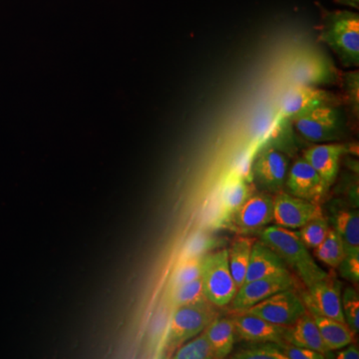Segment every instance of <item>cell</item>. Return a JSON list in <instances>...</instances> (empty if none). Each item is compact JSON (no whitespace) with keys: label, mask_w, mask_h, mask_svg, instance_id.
I'll list each match as a JSON object with an SVG mask.
<instances>
[{"label":"cell","mask_w":359,"mask_h":359,"mask_svg":"<svg viewBox=\"0 0 359 359\" xmlns=\"http://www.w3.org/2000/svg\"><path fill=\"white\" fill-rule=\"evenodd\" d=\"M294 278L290 273L244 283L231 299L229 309L231 313L244 311L280 290L294 287Z\"/></svg>","instance_id":"cell-10"},{"label":"cell","mask_w":359,"mask_h":359,"mask_svg":"<svg viewBox=\"0 0 359 359\" xmlns=\"http://www.w3.org/2000/svg\"><path fill=\"white\" fill-rule=\"evenodd\" d=\"M203 292L216 308L229 306L238 292L229 266L228 249L211 250L203 257Z\"/></svg>","instance_id":"cell-3"},{"label":"cell","mask_w":359,"mask_h":359,"mask_svg":"<svg viewBox=\"0 0 359 359\" xmlns=\"http://www.w3.org/2000/svg\"><path fill=\"white\" fill-rule=\"evenodd\" d=\"M218 238L212 237L204 231H199L195 233L190 238L184 247L182 252V259H191V257H199L205 256L208 252L216 249L219 245Z\"/></svg>","instance_id":"cell-28"},{"label":"cell","mask_w":359,"mask_h":359,"mask_svg":"<svg viewBox=\"0 0 359 359\" xmlns=\"http://www.w3.org/2000/svg\"><path fill=\"white\" fill-rule=\"evenodd\" d=\"M332 228L344 243L346 255L359 252V214L355 209H337L332 217Z\"/></svg>","instance_id":"cell-20"},{"label":"cell","mask_w":359,"mask_h":359,"mask_svg":"<svg viewBox=\"0 0 359 359\" xmlns=\"http://www.w3.org/2000/svg\"><path fill=\"white\" fill-rule=\"evenodd\" d=\"M306 287L301 297L309 313L346 323L342 313L339 282L328 276Z\"/></svg>","instance_id":"cell-8"},{"label":"cell","mask_w":359,"mask_h":359,"mask_svg":"<svg viewBox=\"0 0 359 359\" xmlns=\"http://www.w3.org/2000/svg\"><path fill=\"white\" fill-rule=\"evenodd\" d=\"M173 358L177 359L217 358L209 340L205 337L204 330L178 347Z\"/></svg>","instance_id":"cell-25"},{"label":"cell","mask_w":359,"mask_h":359,"mask_svg":"<svg viewBox=\"0 0 359 359\" xmlns=\"http://www.w3.org/2000/svg\"><path fill=\"white\" fill-rule=\"evenodd\" d=\"M330 228L328 219L323 214L302 226L299 231V237L308 249H314L323 242Z\"/></svg>","instance_id":"cell-27"},{"label":"cell","mask_w":359,"mask_h":359,"mask_svg":"<svg viewBox=\"0 0 359 359\" xmlns=\"http://www.w3.org/2000/svg\"><path fill=\"white\" fill-rule=\"evenodd\" d=\"M318 203L295 197L278 191L273 197V219L276 226L283 228L301 229L308 222L323 215Z\"/></svg>","instance_id":"cell-9"},{"label":"cell","mask_w":359,"mask_h":359,"mask_svg":"<svg viewBox=\"0 0 359 359\" xmlns=\"http://www.w3.org/2000/svg\"><path fill=\"white\" fill-rule=\"evenodd\" d=\"M290 273L287 264L273 250L269 249L262 241L255 242L245 283Z\"/></svg>","instance_id":"cell-17"},{"label":"cell","mask_w":359,"mask_h":359,"mask_svg":"<svg viewBox=\"0 0 359 359\" xmlns=\"http://www.w3.org/2000/svg\"><path fill=\"white\" fill-rule=\"evenodd\" d=\"M217 358L230 355L235 344L236 332L231 318H215L204 330Z\"/></svg>","instance_id":"cell-21"},{"label":"cell","mask_w":359,"mask_h":359,"mask_svg":"<svg viewBox=\"0 0 359 359\" xmlns=\"http://www.w3.org/2000/svg\"><path fill=\"white\" fill-rule=\"evenodd\" d=\"M342 84H344V93H346L347 101L351 104L354 112L358 113V71H351V72L344 73V77H342Z\"/></svg>","instance_id":"cell-32"},{"label":"cell","mask_w":359,"mask_h":359,"mask_svg":"<svg viewBox=\"0 0 359 359\" xmlns=\"http://www.w3.org/2000/svg\"><path fill=\"white\" fill-rule=\"evenodd\" d=\"M216 316L215 306L209 302L185 304L173 309L167 332V346L170 348H178L201 334Z\"/></svg>","instance_id":"cell-4"},{"label":"cell","mask_w":359,"mask_h":359,"mask_svg":"<svg viewBox=\"0 0 359 359\" xmlns=\"http://www.w3.org/2000/svg\"><path fill=\"white\" fill-rule=\"evenodd\" d=\"M320 39L337 54L346 67L359 65V15L353 11H334L325 16Z\"/></svg>","instance_id":"cell-2"},{"label":"cell","mask_w":359,"mask_h":359,"mask_svg":"<svg viewBox=\"0 0 359 359\" xmlns=\"http://www.w3.org/2000/svg\"><path fill=\"white\" fill-rule=\"evenodd\" d=\"M346 152V145L320 143L304 151L302 157L320 175L330 188L339 173L340 158Z\"/></svg>","instance_id":"cell-16"},{"label":"cell","mask_w":359,"mask_h":359,"mask_svg":"<svg viewBox=\"0 0 359 359\" xmlns=\"http://www.w3.org/2000/svg\"><path fill=\"white\" fill-rule=\"evenodd\" d=\"M287 74L292 85L316 87L334 83L337 78V70L330 58L316 50L299 54L292 61Z\"/></svg>","instance_id":"cell-7"},{"label":"cell","mask_w":359,"mask_h":359,"mask_svg":"<svg viewBox=\"0 0 359 359\" xmlns=\"http://www.w3.org/2000/svg\"><path fill=\"white\" fill-rule=\"evenodd\" d=\"M231 320L235 327L236 335L250 344H280L283 341V334L287 327L273 325L259 316L245 313H233Z\"/></svg>","instance_id":"cell-15"},{"label":"cell","mask_w":359,"mask_h":359,"mask_svg":"<svg viewBox=\"0 0 359 359\" xmlns=\"http://www.w3.org/2000/svg\"><path fill=\"white\" fill-rule=\"evenodd\" d=\"M202 302L208 301L203 292L201 278L185 285H179L171 290V304L173 309Z\"/></svg>","instance_id":"cell-26"},{"label":"cell","mask_w":359,"mask_h":359,"mask_svg":"<svg viewBox=\"0 0 359 359\" xmlns=\"http://www.w3.org/2000/svg\"><path fill=\"white\" fill-rule=\"evenodd\" d=\"M231 224L241 233H256L273 219V197L263 192L252 195L231 215Z\"/></svg>","instance_id":"cell-11"},{"label":"cell","mask_w":359,"mask_h":359,"mask_svg":"<svg viewBox=\"0 0 359 359\" xmlns=\"http://www.w3.org/2000/svg\"><path fill=\"white\" fill-rule=\"evenodd\" d=\"M337 97L320 87L306 85H292L280 102V111L285 117L294 118L308 113L314 108L325 105H334Z\"/></svg>","instance_id":"cell-12"},{"label":"cell","mask_w":359,"mask_h":359,"mask_svg":"<svg viewBox=\"0 0 359 359\" xmlns=\"http://www.w3.org/2000/svg\"><path fill=\"white\" fill-rule=\"evenodd\" d=\"M306 311H308L302 297L295 292L294 287H290L280 290L240 313L259 316L269 323L280 327H289Z\"/></svg>","instance_id":"cell-5"},{"label":"cell","mask_w":359,"mask_h":359,"mask_svg":"<svg viewBox=\"0 0 359 359\" xmlns=\"http://www.w3.org/2000/svg\"><path fill=\"white\" fill-rule=\"evenodd\" d=\"M337 4H344V6L358 8L359 0H335Z\"/></svg>","instance_id":"cell-36"},{"label":"cell","mask_w":359,"mask_h":359,"mask_svg":"<svg viewBox=\"0 0 359 359\" xmlns=\"http://www.w3.org/2000/svg\"><path fill=\"white\" fill-rule=\"evenodd\" d=\"M280 351L285 354L287 359H323L325 358V354L306 348V347L297 346L289 342L282 341L278 344Z\"/></svg>","instance_id":"cell-33"},{"label":"cell","mask_w":359,"mask_h":359,"mask_svg":"<svg viewBox=\"0 0 359 359\" xmlns=\"http://www.w3.org/2000/svg\"><path fill=\"white\" fill-rule=\"evenodd\" d=\"M203 257L182 259L177 266L171 280V289L185 285L201 278L202 273Z\"/></svg>","instance_id":"cell-29"},{"label":"cell","mask_w":359,"mask_h":359,"mask_svg":"<svg viewBox=\"0 0 359 359\" xmlns=\"http://www.w3.org/2000/svg\"><path fill=\"white\" fill-rule=\"evenodd\" d=\"M311 316L318 325L321 339L328 351H339L348 344H353L355 332L348 327L346 323L325 318V316H313V314Z\"/></svg>","instance_id":"cell-19"},{"label":"cell","mask_w":359,"mask_h":359,"mask_svg":"<svg viewBox=\"0 0 359 359\" xmlns=\"http://www.w3.org/2000/svg\"><path fill=\"white\" fill-rule=\"evenodd\" d=\"M314 256L330 268L337 269L341 263L346 252L341 238L334 228H330L323 242L314 248Z\"/></svg>","instance_id":"cell-24"},{"label":"cell","mask_w":359,"mask_h":359,"mask_svg":"<svg viewBox=\"0 0 359 359\" xmlns=\"http://www.w3.org/2000/svg\"><path fill=\"white\" fill-rule=\"evenodd\" d=\"M342 351H339L334 356L335 358L339 359H358L359 351L358 347L351 344L348 346L341 348Z\"/></svg>","instance_id":"cell-35"},{"label":"cell","mask_w":359,"mask_h":359,"mask_svg":"<svg viewBox=\"0 0 359 359\" xmlns=\"http://www.w3.org/2000/svg\"><path fill=\"white\" fill-rule=\"evenodd\" d=\"M233 358L237 359H287L280 351L278 344L261 342L252 344L247 348L241 349Z\"/></svg>","instance_id":"cell-30"},{"label":"cell","mask_w":359,"mask_h":359,"mask_svg":"<svg viewBox=\"0 0 359 359\" xmlns=\"http://www.w3.org/2000/svg\"><path fill=\"white\" fill-rule=\"evenodd\" d=\"M341 308L348 327L358 334L359 330V297L353 287H347L341 297Z\"/></svg>","instance_id":"cell-31"},{"label":"cell","mask_w":359,"mask_h":359,"mask_svg":"<svg viewBox=\"0 0 359 359\" xmlns=\"http://www.w3.org/2000/svg\"><path fill=\"white\" fill-rule=\"evenodd\" d=\"M337 268H339L340 276L342 278L358 283L359 280V252L346 255Z\"/></svg>","instance_id":"cell-34"},{"label":"cell","mask_w":359,"mask_h":359,"mask_svg":"<svg viewBox=\"0 0 359 359\" xmlns=\"http://www.w3.org/2000/svg\"><path fill=\"white\" fill-rule=\"evenodd\" d=\"M256 241L255 238L238 236L233 238L230 249H228L229 266L238 290L245 283L252 245Z\"/></svg>","instance_id":"cell-22"},{"label":"cell","mask_w":359,"mask_h":359,"mask_svg":"<svg viewBox=\"0 0 359 359\" xmlns=\"http://www.w3.org/2000/svg\"><path fill=\"white\" fill-rule=\"evenodd\" d=\"M289 172L287 156L275 148L266 149L259 156L254 168L252 177L259 187L271 192L282 190Z\"/></svg>","instance_id":"cell-14"},{"label":"cell","mask_w":359,"mask_h":359,"mask_svg":"<svg viewBox=\"0 0 359 359\" xmlns=\"http://www.w3.org/2000/svg\"><path fill=\"white\" fill-rule=\"evenodd\" d=\"M250 196L252 193H250L247 180L237 175H233L229 179L222 189L221 196H219L223 221L226 219H230L231 215L237 211Z\"/></svg>","instance_id":"cell-23"},{"label":"cell","mask_w":359,"mask_h":359,"mask_svg":"<svg viewBox=\"0 0 359 359\" xmlns=\"http://www.w3.org/2000/svg\"><path fill=\"white\" fill-rule=\"evenodd\" d=\"M290 195L318 203L328 190L325 182L304 157L295 161L285 179Z\"/></svg>","instance_id":"cell-13"},{"label":"cell","mask_w":359,"mask_h":359,"mask_svg":"<svg viewBox=\"0 0 359 359\" xmlns=\"http://www.w3.org/2000/svg\"><path fill=\"white\" fill-rule=\"evenodd\" d=\"M292 120L299 134L313 143L334 140L341 128L340 113L334 105L320 106Z\"/></svg>","instance_id":"cell-6"},{"label":"cell","mask_w":359,"mask_h":359,"mask_svg":"<svg viewBox=\"0 0 359 359\" xmlns=\"http://www.w3.org/2000/svg\"><path fill=\"white\" fill-rule=\"evenodd\" d=\"M259 233V241L273 250L306 287L330 276L316 263L299 231L275 224L266 226Z\"/></svg>","instance_id":"cell-1"},{"label":"cell","mask_w":359,"mask_h":359,"mask_svg":"<svg viewBox=\"0 0 359 359\" xmlns=\"http://www.w3.org/2000/svg\"><path fill=\"white\" fill-rule=\"evenodd\" d=\"M283 341L289 342L294 346L313 349L325 355L330 353L321 339L320 330L313 316L309 311L302 314L292 325L285 327Z\"/></svg>","instance_id":"cell-18"}]
</instances>
